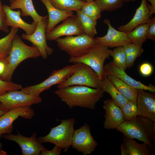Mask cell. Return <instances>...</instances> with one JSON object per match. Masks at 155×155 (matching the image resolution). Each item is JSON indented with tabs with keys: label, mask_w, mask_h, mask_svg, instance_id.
I'll use <instances>...</instances> for the list:
<instances>
[{
	"label": "cell",
	"mask_w": 155,
	"mask_h": 155,
	"mask_svg": "<svg viewBox=\"0 0 155 155\" xmlns=\"http://www.w3.org/2000/svg\"><path fill=\"white\" fill-rule=\"evenodd\" d=\"M74 73L61 84L58 89L73 85L85 86L94 88H102V81L90 67L83 63H78Z\"/></svg>",
	"instance_id": "7"
},
{
	"label": "cell",
	"mask_w": 155,
	"mask_h": 155,
	"mask_svg": "<svg viewBox=\"0 0 155 155\" xmlns=\"http://www.w3.org/2000/svg\"><path fill=\"white\" fill-rule=\"evenodd\" d=\"M106 75L124 97L129 100H136L137 95V89L112 75L108 74Z\"/></svg>",
	"instance_id": "25"
},
{
	"label": "cell",
	"mask_w": 155,
	"mask_h": 155,
	"mask_svg": "<svg viewBox=\"0 0 155 155\" xmlns=\"http://www.w3.org/2000/svg\"><path fill=\"white\" fill-rule=\"evenodd\" d=\"M57 8L64 11H76L81 9L82 5L86 2L84 0H49Z\"/></svg>",
	"instance_id": "28"
},
{
	"label": "cell",
	"mask_w": 155,
	"mask_h": 155,
	"mask_svg": "<svg viewBox=\"0 0 155 155\" xmlns=\"http://www.w3.org/2000/svg\"><path fill=\"white\" fill-rule=\"evenodd\" d=\"M102 89L111 96L112 100L121 109L129 100L124 97L105 75L102 80Z\"/></svg>",
	"instance_id": "24"
},
{
	"label": "cell",
	"mask_w": 155,
	"mask_h": 155,
	"mask_svg": "<svg viewBox=\"0 0 155 155\" xmlns=\"http://www.w3.org/2000/svg\"><path fill=\"white\" fill-rule=\"evenodd\" d=\"M136 100L137 116L149 119L155 122V95L142 89H137Z\"/></svg>",
	"instance_id": "16"
},
{
	"label": "cell",
	"mask_w": 155,
	"mask_h": 155,
	"mask_svg": "<svg viewBox=\"0 0 155 155\" xmlns=\"http://www.w3.org/2000/svg\"><path fill=\"white\" fill-rule=\"evenodd\" d=\"M18 31V28H11L10 31L5 37L0 39V59L8 56L13 39Z\"/></svg>",
	"instance_id": "30"
},
{
	"label": "cell",
	"mask_w": 155,
	"mask_h": 155,
	"mask_svg": "<svg viewBox=\"0 0 155 155\" xmlns=\"http://www.w3.org/2000/svg\"><path fill=\"white\" fill-rule=\"evenodd\" d=\"M22 88V86L20 84L0 79V95L10 91L21 90Z\"/></svg>",
	"instance_id": "35"
},
{
	"label": "cell",
	"mask_w": 155,
	"mask_h": 155,
	"mask_svg": "<svg viewBox=\"0 0 155 155\" xmlns=\"http://www.w3.org/2000/svg\"><path fill=\"white\" fill-rule=\"evenodd\" d=\"M42 102L40 96L26 94L21 90H13L0 95V108L6 112L13 108L30 106Z\"/></svg>",
	"instance_id": "9"
},
{
	"label": "cell",
	"mask_w": 155,
	"mask_h": 155,
	"mask_svg": "<svg viewBox=\"0 0 155 155\" xmlns=\"http://www.w3.org/2000/svg\"><path fill=\"white\" fill-rule=\"evenodd\" d=\"M56 41L61 50L73 58L83 55L97 44L94 37L85 34L60 38Z\"/></svg>",
	"instance_id": "6"
},
{
	"label": "cell",
	"mask_w": 155,
	"mask_h": 155,
	"mask_svg": "<svg viewBox=\"0 0 155 155\" xmlns=\"http://www.w3.org/2000/svg\"><path fill=\"white\" fill-rule=\"evenodd\" d=\"M6 16V24L11 28H20L24 30L25 34L30 35L35 30L38 24L33 22L31 24L24 21L21 18L20 10L15 11L11 9L9 6L3 5Z\"/></svg>",
	"instance_id": "18"
},
{
	"label": "cell",
	"mask_w": 155,
	"mask_h": 155,
	"mask_svg": "<svg viewBox=\"0 0 155 155\" xmlns=\"http://www.w3.org/2000/svg\"><path fill=\"white\" fill-rule=\"evenodd\" d=\"M103 108L105 111V120L103 124L104 129H116L124 121L122 109L111 99L105 100Z\"/></svg>",
	"instance_id": "17"
},
{
	"label": "cell",
	"mask_w": 155,
	"mask_h": 155,
	"mask_svg": "<svg viewBox=\"0 0 155 155\" xmlns=\"http://www.w3.org/2000/svg\"><path fill=\"white\" fill-rule=\"evenodd\" d=\"M121 109L124 121L131 120L137 116L138 109L135 100H129Z\"/></svg>",
	"instance_id": "33"
},
{
	"label": "cell",
	"mask_w": 155,
	"mask_h": 155,
	"mask_svg": "<svg viewBox=\"0 0 155 155\" xmlns=\"http://www.w3.org/2000/svg\"><path fill=\"white\" fill-rule=\"evenodd\" d=\"M98 145L92 137L90 127L86 123L74 131L71 146L73 148L84 155H90L94 151Z\"/></svg>",
	"instance_id": "11"
},
{
	"label": "cell",
	"mask_w": 155,
	"mask_h": 155,
	"mask_svg": "<svg viewBox=\"0 0 155 155\" xmlns=\"http://www.w3.org/2000/svg\"><path fill=\"white\" fill-rule=\"evenodd\" d=\"M77 67V64L75 63L54 70L47 78L40 83L22 88L21 90L26 94L39 96L42 92L49 90L53 86L64 82L74 73Z\"/></svg>",
	"instance_id": "8"
},
{
	"label": "cell",
	"mask_w": 155,
	"mask_h": 155,
	"mask_svg": "<svg viewBox=\"0 0 155 155\" xmlns=\"http://www.w3.org/2000/svg\"><path fill=\"white\" fill-rule=\"evenodd\" d=\"M137 0H129V1H131L132 2H134L136 1Z\"/></svg>",
	"instance_id": "46"
},
{
	"label": "cell",
	"mask_w": 155,
	"mask_h": 155,
	"mask_svg": "<svg viewBox=\"0 0 155 155\" xmlns=\"http://www.w3.org/2000/svg\"><path fill=\"white\" fill-rule=\"evenodd\" d=\"M6 112L1 110L0 108V117L3 115Z\"/></svg>",
	"instance_id": "42"
},
{
	"label": "cell",
	"mask_w": 155,
	"mask_h": 155,
	"mask_svg": "<svg viewBox=\"0 0 155 155\" xmlns=\"http://www.w3.org/2000/svg\"><path fill=\"white\" fill-rule=\"evenodd\" d=\"M0 30L6 33L9 31L6 24V16L1 0H0Z\"/></svg>",
	"instance_id": "36"
},
{
	"label": "cell",
	"mask_w": 155,
	"mask_h": 155,
	"mask_svg": "<svg viewBox=\"0 0 155 155\" xmlns=\"http://www.w3.org/2000/svg\"><path fill=\"white\" fill-rule=\"evenodd\" d=\"M40 1L45 6L48 13L46 34L50 32L60 22L74 15L73 11H63L57 8L49 0Z\"/></svg>",
	"instance_id": "22"
},
{
	"label": "cell",
	"mask_w": 155,
	"mask_h": 155,
	"mask_svg": "<svg viewBox=\"0 0 155 155\" xmlns=\"http://www.w3.org/2000/svg\"><path fill=\"white\" fill-rule=\"evenodd\" d=\"M36 132L29 137L22 135L18 132V134L11 133L2 135L5 139L14 141L20 146L22 155H39L43 150H48L36 137Z\"/></svg>",
	"instance_id": "12"
},
{
	"label": "cell",
	"mask_w": 155,
	"mask_h": 155,
	"mask_svg": "<svg viewBox=\"0 0 155 155\" xmlns=\"http://www.w3.org/2000/svg\"><path fill=\"white\" fill-rule=\"evenodd\" d=\"M124 2H127L129 1V0H124Z\"/></svg>",
	"instance_id": "45"
},
{
	"label": "cell",
	"mask_w": 155,
	"mask_h": 155,
	"mask_svg": "<svg viewBox=\"0 0 155 155\" xmlns=\"http://www.w3.org/2000/svg\"><path fill=\"white\" fill-rule=\"evenodd\" d=\"M61 123L51 128L49 133L38 139L42 143H50L57 145L67 151L71 146L75 120L73 118L61 120Z\"/></svg>",
	"instance_id": "5"
},
{
	"label": "cell",
	"mask_w": 155,
	"mask_h": 155,
	"mask_svg": "<svg viewBox=\"0 0 155 155\" xmlns=\"http://www.w3.org/2000/svg\"><path fill=\"white\" fill-rule=\"evenodd\" d=\"M14 0H10V2L11 3V2H12V1H13Z\"/></svg>",
	"instance_id": "47"
},
{
	"label": "cell",
	"mask_w": 155,
	"mask_h": 155,
	"mask_svg": "<svg viewBox=\"0 0 155 155\" xmlns=\"http://www.w3.org/2000/svg\"><path fill=\"white\" fill-rule=\"evenodd\" d=\"M127 137L136 139L148 144L154 150L155 144V122L137 116L124 121L116 129Z\"/></svg>",
	"instance_id": "2"
},
{
	"label": "cell",
	"mask_w": 155,
	"mask_h": 155,
	"mask_svg": "<svg viewBox=\"0 0 155 155\" xmlns=\"http://www.w3.org/2000/svg\"><path fill=\"white\" fill-rule=\"evenodd\" d=\"M2 147H3L2 144L0 141V149H1L2 148Z\"/></svg>",
	"instance_id": "44"
},
{
	"label": "cell",
	"mask_w": 155,
	"mask_h": 155,
	"mask_svg": "<svg viewBox=\"0 0 155 155\" xmlns=\"http://www.w3.org/2000/svg\"><path fill=\"white\" fill-rule=\"evenodd\" d=\"M126 55L127 68L133 67L136 59L143 53L142 45H136L130 43L123 46Z\"/></svg>",
	"instance_id": "29"
},
{
	"label": "cell",
	"mask_w": 155,
	"mask_h": 155,
	"mask_svg": "<svg viewBox=\"0 0 155 155\" xmlns=\"http://www.w3.org/2000/svg\"><path fill=\"white\" fill-rule=\"evenodd\" d=\"M114 64L118 68L125 71L127 68L126 55L123 46L116 47L110 54Z\"/></svg>",
	"instance_id": "31"
},
{
	"label": "cell",
	"mask_w": 155,
	"mask_h": 155,
	"mask_svg": "<svg viewBox=\"0 0 155 155\" xmlns=\"http://www.w3.org/2000/svg\"><path fill=\"white\" fill-rule=\"evenodd\" d=\"M34 115V111L30 106L14 108L6 112L0 117V138L3 134L11 133L13 122L19 117L30 119Z\"/></svg>",
	"instance_id": "14"
},
{
	"label": "cell",
	"mask_w": 155,
	"mask_h": 155,
	"mask_svg": "<svg viewBox=\"0 0 155 155\" xmlns=\"http://www.w3.org/2000/svg\"><path fill=\"white\" fill-rule=\"evenodd\" d=\"M120 150L121 155H151L153 150L147 144L139 143L124 135Z\"/></svg>",
	"instance_id": "21"
},
{
	"label": "cell",
	"mask_w": 155,
	"mask_h": 155,
	"mask_svg": "<svg viewBox=\"0 0 155 155\" xmlns=\"http://www.w3.org/2000/svg\"><path fill=\"white\" fill-rule=\"evenodd\" d=\"M105 75L110 74L115 76L137 89H142L150 92H155V87L152 86H147L136 81L127 74L125 71L121 69L114 64L113 61L104 65Z\"/></svg>",
	"instance_id": "19"
},
{
	"label": "cell",
	"mask_w": 155,
	"mask_h": 155,
	"mask_svg": "<svg viewBox=\"0 0 155 155\" xmlns=\"http://www.w3.org/2000/svg\"><path fill=\"white\" fill-rule=\"evenodd\" d=\"M48 16L44 18L38 23L36 30L31 34H22V38L29 41L38 50L40 56L44 59L53 52V49L48 46L46 42V29L48 21Z\"/></svg>",
	"instance_id": "10"
},
{
	"label": "cell",
	"mask_w": 155,
	"mask_h": 155,
	"mask_svg": "<svg viewBox=\"0 0 155 155\" xmlns=\"http://www.w3.org/2000/svg\"><path fill=\"white\" fill-rule=\"evenodd\" d=\"M146 0H142L141 4L137 9L131 20L127 24L119 26L118 30L125 33L129 32L138 25L148 23L151 18Z\"/></svg>",
	"instance_id": "20"
},
{
	"label": "cell",
	"mask_w": 155,
	"mask_h": 155,
	"mask_svg": "<svg viewBox=\"0 0 155 155\" xmlns=\"http://www.w3.org/2000/svg\"><path fill=\"white\" fill-rule=\"evenodd\" d=\"M81 9L86 15L94 21H97L101 17L102 11L95 1L86 2Z\"/></svg>",
	"instance_id": "32"
},
{
	"label": "cell",
	"mask_w": 155,
	"mask_h": 155,
	"mask_svg": "<svg viewBox=\"0 0 155 155\" xmlns=\"http://www.w3.org/2000/svg\"><path fill=\"white\" fill-rule=\"evenodd\" d=\"M104 92L102 88L73 85L58 89L54 93L70 108L78 106L93 110Z\"/></svg>",
	"instance_id": "1"
},
{
	"label": "cell",
	"mask_w": 155,
	"mask_h": 155,
	"mask_svg": "<svg viewBox=\"0 0 155 155\" xmlns=\"http://www.w3.org/2000/svg\"><path fill=\"white\" fill-rule=\"evenodd\" d=\"M8 65L7 57L0 59V79L3 80H5Z\"/></svg>",
	"instance_id": "38"
},
{
	"label": "cell",
	"mask_w": 155,
	"mask_h": 155,
	"mask_svg": "<svg viewBox=\"0 0 155 155\" xmlns=\"http://www.w3.org/2000/svg\"><path fill=\"white\" fill-rule=\"evenodd\" d=\"M103 22L108 26L107 32L104 36L95 38L97 44L113 48L123 46L127 44L132 43L127 38L126 33L117 30L112 26L109 19L106 18Z\"/></svg>",
	"instance_id": "15"
},
{
	"label": "cell",
	"mask_w": 155,
	"mask_h": 155,
	"mask_svg": "<svg viewBox=\"0 0 155 155\" xmlns=\"http://www.w3.org/2000/svg\"><path fill=\"white\" fill-rule=\"evenodd\" d=\"M63 148L60 146L55 145V147L51 150H48L42 151L40 155H59Z\"/></svg>",
	"instance_id": "40"
},
{
	"label": "cell",
	"mask_w": 155,
	"mask_h": 155,
	"mask_svg": "<svg viewBox=\"0 0 155 155\" xmlns=\"http://www.w3.org/2000/svg\"><path fill=\"white\" fill-rule=\"evenodd\" d=\"M101 11H112L122 7L124 0H96Z\"/></svg>",
	"instance_id": "34"
},
{
	"label": "cell",
	"mask_w": 155,
	"mask_h": 155,
	"mask_svg": "<svg viewBox=\"0 0 155 155\" xmlns=\"http://www.w3.org/2000/svg\"><path fill=\"white\" fill-rule=\"evenodd\" d=\"M80 25L84 34L94 37L97 34L95 21L86 15L81 9L76 11Z\"/></svg>",
	"instance_id": "27"
},
{
	"label": "cell",
	"mask_w": 155,
	"mask_h": 155,
	"mask_svg": "<svg viewBox=\"0 0 155 155\" xmlns=\"http://www.w3.org/2000/svg\"><path fill=\"white\" fill-rule=\"evenodd\" d=\"M107 46L96 44L83 55L77 57H70L69 62L75 64L81 63L90 67L102 80L105 75L104 63L108 59L112 50Z\"/></svg>",
	"instance_id": "4"
},
{
	"label": "cell",
	"mask_w": 155,
	"mask_h": 155,
	"mask_svg": "<svg viewBox=\"0 0 155 155\" xmlns=\"http://www.w3.org/2000/svg\"><path fill=\"white\" fill-rule=\"evenodd\" d=\"M86 2H88L93 1H95L96 0H85Z\"/></svg>",
	"instance_id": "43"
},
{
	"label": "cell",
	"mask_w": 155,
	"mask_h": 155,
	"mask_svg": "<svg viewBox=\"0 0 155 155\" xmlns=\"http://www.w3.org/2000/svg\"><path fill=\"white\" fill-rule=\"evenodd\" d=\"M40 56L38 49L34 45L29 46L22 40L17 34L14 37L11 47L7 57L8 65L5 80L11 81L15 70L23 61L29 58Z\"/></svg>",
	"instance_id": "3"
},
{
	"label": "cell",
	"mask_w": 155,
	"mask_h": 155,
	"mask_svg": "<svg viewBox=\"0 0 155 155\" xmlns=\"http://www.w3.org/2000/svg\"><path fill=\"white\" fill-rule=\"evenodd\" d=\"M149 28L148 31L147 39L155 40V18L152 17L148 22Z\"/></svg>",
	"instance_id": "37"
},
{
	"label": "cell",
	"mask_w": 155,
	"mask_h": 155,
	"mask_svg": "<svg viewBox=\"0 0 155 155\" xmlns=\"http://www.w3.org/2000/svg\"><path fill=\"white\" fill-rule=\"evenodd\" d=\"M140 71L141 74L144 76H148L152 74L153 71L152 65L148 63H144L141 65Z\"/></svg>",
	"instance_id": "39"
},
{
	"label": "cell",
	"mask_w": 155,
	"mask_h": 155,
	"mask_svg": "<svg viewBox=\"0 0 155 155\" xmlns=\"http://www.w3.org/2000/svg\"><path fill=\"white\" fill-rule=\"evenodd\" d=\"M148 28V23L140 24L131 31L126 33L127 37L132 43L137 45H142L147 39Z\"/></svg>",
	"instance_id": "26"
},
{
	"label": "cell",
	"mask_w": 155,
	"mask_h": 155,
	"mask_svg": "<svg viewBox=\"0 0 155 155\" xmlns=\"http://www.w3.org/2000/svg\"><path fill=\"white\" fill-rule=\"evenodd\" d=\"M10 3L9 6L11 9H20L22 16H30L34 23L38 24L44 17L37 12L32 0H14Z\"/></svg>",
	"instance_id": "23"
},
{
	"label": "cell",
	"mask_w": 155,
	"mask_h": 155,
	"mask_svg": "<svg viewBox=\"0 0 155 155\" xmlns=\"http://www.w3.org/2000/svg\"><path fill=\"white\" fill-rule=\"evenodd\" d=\"M63 21L62 23L46 34L47 40L56 41L63 36L78 35L84 34L76 14L67 18Z\"/></svg>",
	"instance_id": "13"
},
{
	"label": "cell",
	"mask_w": 155,
	"mask_h": 155,
	"mask_svg": "<svg viewBox=\"0 0 155 155\" xmlns=\"http://www.w3.org/2000/svg\"><path fill=\"white\" fill-rule=\"evenodd\" d=\"M151 3V5L147 3V5L150 11V16L152 17L153 14L155 13V0H147Z\"/></svg>",
	"instance_id": "41"
}]
</instances>
